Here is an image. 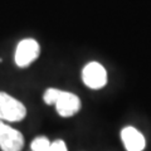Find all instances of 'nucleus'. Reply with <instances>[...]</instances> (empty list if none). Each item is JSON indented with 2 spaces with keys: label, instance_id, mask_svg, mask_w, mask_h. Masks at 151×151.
I'll return each mask as SVG.
<instances>
[{
  "label": "nucleus",
  "instance_id": "nucleus-1",
  "mask_svg": "<svg viewBox=\"0 0 151 151\" xmlns=\"http://www.w3.org/2000/svg\"><path fill=\"white\" fill-rule=\"evenodd\" d=\"M43 100L47 105H55L57 112L62 117H70L81 110V100L77 94L58 88H48Z\"/></svg>",
  "mask_w": 151,
  "mask_h": 151
},
{
  "label": "nucleus",
  "instance_id": "nucleus-2",
  "mask_svg": "<svg viewBox=\"0 0 151 151\" xmlns=\"http://www.w3.org/2000/svg\"><path fill=\"white\" fill-rule=\"evenodd\" d=\"M27 116V108L23 103L5 92H0V120L4 122L22 121Z\"/></svg>",
  "mask_w": 151,
  "mask_h": 151
},
{
  "label": "nucleus",
  "instance_id": "nucleus-3",
  "mask_svg": "<svg viewBox=\"0 0 151 151\" xmlns=\"http://www.w3.org/2000/svg\"><path fill=\"white\" fill-rule=\"evenodd\" d=\"M39 53H40V47L37 40L30 39V38L23 39L17 47L15 63L18 67L25 68L28 65H30L39 57Z\"/></svg>",
  "mask_w": 151,
  "mask_h": 151
},
{
  "label": "nucleus",
  "instance_id": "nucleus-4",
  "mask_svg": "<svg viewBox=\"0 0 151 151\" xmlns=\"http://www.w3.org/2000/svg\"><path fill=\"white\" fill-rule=\"evenodd\" d=\"M82 81L88 88L100 89L107 83V72L98 62H89L82 70Z\"/></svg>",
  "mask_w": 151,
  "mask_h": 151
},
{
  "label": "nucleus",
  "instance_id": "nucleus-5",
  "mask_svg": "<svg viewBox=\"0 0 151 151\" xmlns=\"http://www.w3.org/2000/svg\"><path fill=\"white\" fill-rule=\"evenodd\" d=\"M24 146V137L18 130L0 120V149L3 151H20Z\"/></svg>",
  "mask_w": 151,
  "mask_h": 151
},
{
  "label": "nucleus",
  "instance_id": "nucleus-6",
  "mask_svg": "<svg viewBox=\"0 0 151 151\" xmlns=\"http://www.w3.org/2000/svg\"><path fill=\"white\" fill-rule=\"evenodd\" d=\"M121 139L127 151H142L146 141L144 135L135 127L127 126L121 131Z\"/></svg>",
  "mask_w": 151,
  "mask_h": 151
},
{
  "label": "nucleus",
  "instance_id": "nucleus-7",
  "mask_svg": "<svg viewBox=\"0 0 151 151\" xmlns=\"http://www.w3.org/2000/svg\"><path fill=\"white\" fill-rule=\"evenodd\" d=\"M50 146V141L45 137V136H38L33 140L30 145L32 151H48Z\"/></svg>",
  "mask_w": 151,
  "mask_h": 151
},
{
  "label": "nucleus",
  "instance_id": "nucleus-8",
  "mask_svg": "<svg viewBox=\"0 0 151 151\" xmlns=\"http://www.w3.org/2000/svg\"><path fill=\"white\" fill-rule=\"evenodd\" d=\"M48 151H68V150H67V145H65L63 140H55L53 142H50Z\"/></svg>",
  "mask_w": 151,
  "mask_h": 151
}]
</instances>
